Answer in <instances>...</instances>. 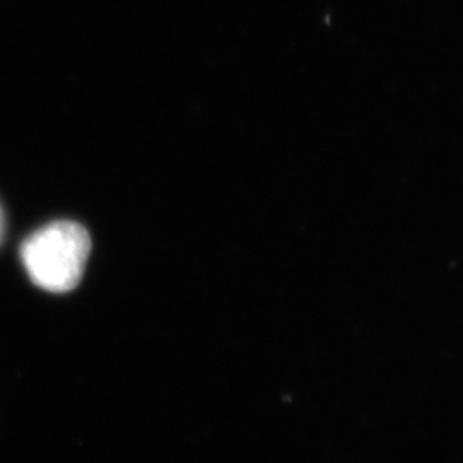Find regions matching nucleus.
<instances>
[{
	"mask_svg": "<svg viewBox=\"0 0 463 463\" xmlns=\"http://www.w3.org/2000/svg\"><path fill=\"white\" fill-rule=\"evenodd\" d=\"M91 239L83 225L53 222L32 233L21 246L23 265L30 279L49 292H69L83 279Z\"/></svg>",
	"mask_w": 463,
	"mask_h": 463,
	"instance_id": "obj_1",
	"label": "nucleus"
},
{
	"mask_svg": "<svg viewBox=\"0 0 463 463\" xmlns=\"http://www.w3.org/2000/svg\"><path fill=\"white\" fill-rule=\"evenodd\" d=\"M2 225H4V216H2V212H0V235H2Z\"/></svg>",
	"mask_w": 463,
	"mask_h": 463,
	"instance_id": "obj_2",
	"label": "nucleus"
}]
</instances>
